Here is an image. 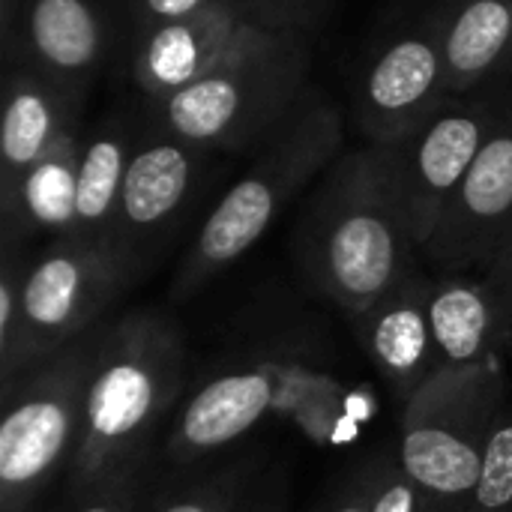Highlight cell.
I'll use <instances>...</instances> for the list:
<instances>
[{
	"label": "cell",
	"instance_id": "1",
	"mask_svg": "<svg viewBox=\"0 0 512 512\" xmlns=\"http://www.w3.org/2000/svg\"><path fill=\"white\" fill-rule=\"evenodd\" d=\"M294 252L309 285L348 318L417 270L420 246L405 216L393 147L369 144L321 174L300 213Z\"/></svg>",
	"mask_w": 512,
	"mask_h": 512
},
{
	"label": "cell",
	"instance_id": "2",
	"mask_svg": "<svg viewBox=\"0 0 512 512\" xmlns=\"http://www.w3.org/2000/svg\"><path fill=\"white\" fill-rule=\"evenodd\" d=\"M186 345L162 309H129L99 330L66 492L144 474L156 432L180 405Z\"/></svg>",
	"mask_w": 512,
	"mask_h": 512
},
{
	"label": "cell",
	"instance_id": "3",
	"mask_svg": "<svg viewBox=\"0 0 512 512\" xmlns=\"http://www.w3.org/2000/svg\"><path fill=\"white\" fill-rule=\"evenodd\" d=\"M342 126L345 120L333 102L309 90L300 96L294 111L258 144L243 177L201 222L174 273V303L198 297L216 276L237 264L288 204L339 159Z\"/></svg>",
	"mask_w": 512,
	"mask_h": 512
},
{
	"label": "cell",
	"instance_id": "4",
	"mask_svg": "<svg viewBox=\"0 0 512 512\" xmlns=\"http://www.w3.org/2000/svg\"><path fill=\"white\" fill-rule=\"evenodd\" d=\"M306 75V30L252 18L201 78L162 102H150V120L213 153L249 150L294 111L306 93Z\"/></svg>",
	"mask_w": 512,
	"mask_h": 512
},
{
	"label": "cell",
	"instance_id": "5",
	"mask_svg": "<svg viewBox=\"0 0 512 512\" xmlns=\"http://www.w3.org/2000/svg\"><path fill=\"white\" fill-rule=\"evenodd\" d=\"M507 399L504 360H492L444 369L405 402L396 450L417 489L420 512H468Z\"/></svg>",
	"mask_w": 512,
	"mask_h": 512
},
{
	"label": "cell",
	"instance_id": "6",
	"mask_svg": "<svg viewBox=\"0 0 512 512\" xmlns=\"http://www.w3.org/2000/svg\"><path fill=\"white\" fill-rule=\"evenodd\" d=\"M102 324L0 390V512H30L69 471Z\"/></svg>",
	"mask_w": 512,
	"mask_h": 512
},
{
	"label": "cell",
	"instance_id": "7",
	"mask_svg": "<svg viewBox=\"0 0 512 512\" xmlns=\"http://www.w3.org/2000/svg\"><path fill=\"white\" fill-rule=\"evenodd\" d=\"M210 153L153 120L147 132L135 135L111 237L132 285L156 267L180 231L201 189Z\"/></svg>",
	"mask_w": 512,
	"mask_h": 512
},
{
	"label": "cell",
	"instance_id": "8",
	"mask_svg": "<svg viewBox=\"0 0 512 512\" xmlns=\"http://www.w3.org/2000/svg\"><path fill=\"white\" fill-rule=\"evenodd\" d=\"M132 288L111 243L60 234L27 267L24 324L30 369L102 324L105 309Z\"/></svg>",
	"mask_w": 512,
	"mask_h": 512
},
{
	"label": "cell",
	"instance_id": "9",
	"mask_svg": "<svg viewBox=\"0 0 512 512\" xmlns=\"http://www.w3.org/2000/svg\"><path fill=\"white\" fill-rule=\"evenodd\" d=\"M444 27L447 6L390 33L363 66L354 117L369 144H402L450 99Z\"/></svg>",
	"mask_w": 512,
	"mask_h": 512
},
{
	"label": "cell",
	"instance_id": "10",
	"mask_svg": "<svg viewBox=\"0 0 512 512\" xmlns=\"http://www.w3.org/2000/svg\"><path fill=\"white\" fill-rule=\"evenodd\" d=\"M507 87H480V93L450 96L417 132L396 144V174L414 243L423 246L435 234L459 183L483 150Z\"/></svg>",
	"mask_w": 512,
	"mask_h": 512
},
{
	"label": "cell",
	"instance_id": "11",
	"mask_svg": "<svg viewBox=\"0 0 512 512\" xmlns=\"http://www.w3.org/2000/svg\"><path fill=\"white\" fill-rule=\"evenodd\" d=\"M512 219V87L423 255L441 273H483Z\"/></svg>",
	"mask_w": 512,
	"mask_h": 512
},
{
	"label": "cell",
	"instance_id": "12",
	"mask_svg": "<svg viewBox=\"0 0 512 512\" xmlns=\"http://www.w3.org/2000/svg\"><path fill=\"white\" fill-rule=\"evenodd\" d=\"M9 63H27L84 102L108 54L105 0H21Z\"/></svg>",
	"mask_w": 512,
	"mask_h": 512
},
{
	"label": "cell",
	"instance_id": "13",
	"mask_svg": "<svg viewBox=\"0 0 512 512\" xmlns=\"http://www.w3.org/2000/svg\"><path fill=\"white\" fill-rule=\"evenodd\" d=\"M276 381L279 372L270 363L237 366L207 378L177 408L174 426L162 447L165 465L186 471L243 438L264 417Z\"/></svg>",
	"mask_w": 512,
	"mask_h": 512
},
{
	"label": "cell",
	"instance_id": "14",
	"mask_svg": "<svg viewBox=\"0 0 512 512\" xmlns=\"http://www.w3.org/2000/svg\"><path fill=\"white\" fill-rule=\"evenodd\" d=\"M429 297L432 279L414 270L378 303L351 318L375 372L402 402L441 372Z\"/></svg>",
	"mask_w": 512,
	"mask_h": 512
},
{
	"label": "cell",
	"instance_id": "15",
	"mask_svg": "<svg viewBox=\"0 0 512 512\" xmlns=\"http://www.w3.org/2000/svg\"><path fill=\"white\" fill-rule=\"evenodd\" d=\"M243 0H222L192 18L135 30L132 75L150 102H162L201 78L249 24Z\"/></svg>",
	"mask_w": 512,
	"mask_h": 512
},
{
	"label": "cell",
	"instance_id": "16",
	"mask_svg": "<svg viewBox=\"0 0 512 512\" xmlns=\"http://www.w3.org/2000/svg\"><path fill=\"white\" fill-rule=\"evenodd\" d=\"M78 99L27 63H9L0 120V213H6L36 162L75 129Z\"/></svg>",
	"mask_w": 512,
	"mask_h": 512
},
{
	"label": "cell",
	"instance_id": "17",
	"mask_svg": "<svg viewBox=\"0 0 512 512\" xmlns=\"http://www.w3.org/2000/svg\"><path fill=\"white\" fill-rule=\"evenodd\" d=\"M429 312L441 372L504 360L512 324L483 273H441L432 279Z\"/></svg>",
	"mask_w": 512,
	"mask_h": 512
},
{
	"label": "cell",
	"instance_id": "18",
	"mask_svg": "<svg viewBox=\"0 0 512 512\" xmlns=\"http://www.w3.org/2000/svg\"><path fill=\"white\" fill-rule=\"evenodd\" d=\"M444 57L450 96L474 93L504 75L512 57V0L447 3Z\"/></svg>",
	"mask_w": 512,
	"mask_h": 512
},
{
	"label": "cell",
	"instance_id": "19",
	"mask_svg": "<svg viewBox=\"0 0 512 512\" xmlns=\"http://www.w3.org/2000/svg\"><path fill=\"white\" fill-rule=\"evenodd\" d=\"M132 144L135 135L126 120H105L81 144L69 237L111 243Z\"/></svg>",
	"mask_w": 512,
	"mask_h": 512
},
{
	"label": "cell",
	"instance_id": "20",
	"mask_svg": "<svg viewBox=\"0 0 512 512\" xmlns=\"http://www.w3.org/2000/svg\"><path fill=\"white\" fill-rule=\"evenodd\" d=\"M30 261L24 246L3 243L0 258V390L18 381L27 363V324H24V276Z\"/></svg>",
	"mask_w": 512,
	"mask_h": 512
},
{
	"label": "cell",
	"instance_id": "21",
	"mask_svg": "<svg viewBox=\"0 0 512 512\" xmlns=\"http://www.w3.org/2000/svg\"><path fill=\"white\" fill-rule=\"evenodd\" d=\"M255 483V459H237L219 471L201 474L159 498L150 512H243Z\"/></svg>",
	"mask_w": 512,
	"mask_h": 512
},
{
	"label": "cell",
	"instance_id": "22",
	"mask_svg": "<svg viewBox=\"0 0 512 512\" xmlns=\"http://www.w3.org/2000/svg\"><path fill=\"white\" fill-rule=\"evenodd\" d=\"M468 512H512V396L489 435L486 459Z\"/></svg>",
	"mask_w": 512,
	"mask_h": 512
},
{
	"label": "cell",
	"instance_id": "23",
	"mask_svg": "<svg viewBox=\"0 0 512 512\" xmlns=\"http://www.w3.org/2000/svg\"><path fill=\"white\" fill-rule=\"evenodd\" d=\"M372 465H375V483H372L369 512H420L417 489L408 480L396 447H387L378 456H372Z\"/></svg>",
	"mask_w": 512,
	"mask_h": 512
},
{
	"label": "cell",
	"instance_id": "24",
	"mask_svg": "<svg viewBox=\"0 0 512 512\" xmlns=\"http://www.w3.org/2000/svg\"><path fill=\"white\" fill-rule=\"evenodd\" d=\"M144 486H147V471L129 474V477L102 483L96 489H87L81 495H69L66 512H138Z\"/></svg>",
	"mask_w": 512,
	"mask_h": 512
},
{
	"label": "cell",
	"instance_id": "25",
	"mask_svg": "<svg viewBox=\"0 0 512 512\" xmlns=\"http://www.w3.org/2000/svg\"><path fill=\"white\" fill-rule=\"evenodd\" d=\"M324 0H243L249 18L270 27H300L306 30L312 15Z\"/></svg>",
	"mask_w": 512,
	"mask_h": 512
},
{
	"label": "cell",
	"instance_id": "26",
	"mask_svg": "<svg viewBox=\"0 0 512 512\" xmlns=\"http://www.w3.org/2000/svg\"><path fill=\"white\" fill-rule=\"evenodd\" d=\"M222 0H129L135 30H147L156 24H171L180 18H192Z\"/></svg>",
	"mask_w": 512,
	"mask_h": 512
},
{
	"label": "cell",
	"instance_id": "27",
	"mask_svg": "<svg viewBox=\"0 0 512 512\" xmlns=\"http://www.w3.org/2000/svg\"><path fill=\"white\" fill-rule=\"evenodd\" d=\"M372 483H375V465L369 459V462L357 465L342 480L336 495H330L324 512H369V507H372Z\"/></svg>",
	"mask_w": 512,
	"mask_h": 512
},
{
	"label": "cell",
	"instance_id": "28",
	"mask_svg": "<svg viewBox=\"0 0 512 512\" xmlns=\"http://www.w3.org/2000/svg\"><path fill=\"white\" fill-rule=\"evenodd\" d=\"M483 276L489 279V285L501 297V303L507 309V318H510L512 324V219L507 222V228L501 234V243H498L489 267L483 270Z\"/></svg>",
	"mask_w": 512,
	"mask_h": 512
},
{
	"label": "cell",
	"instance_id": "29",
	"mask_svg": "<svg viewBox=\"0 0 512 512\" xmlns=\"http://www.w3.org/2000/svg\"><path fill=\"white\" fill-rule=\"evenodd\" d=\"M246 512H285V489L282 483H270L267 489H255L249 495V504H246Z\"/></svg>",
	"mask_w": 512,
	"mask_h": 512
},
{
	"label": "cell",
	"instance_id": "30",
	"mask_svg": "<svg viewBox=\"0 0 512 512\" xmlns=\"http://www.w3.org/2000/svg\"><path fill=\"white\" fill-rule=\"evenodd\" d=\"M507 72H512V57H510V69H507Z\"/></svg>",
	"mask_w": 512,
	"mask_h": 512
},
{
	"label": "cell",
	"instance_id": "31",
	"mask_svg": "<svg viewBox=\"0 0 512 512\" xmlns=\"http://www.w3.org/2000/svg\"><path fill=\"white\" fill-rule=\"evenodd\" d=\"M246 504H249V501H246ZM243 512H246V507H243Z\"/></svg>",
	"mask_w": 512,
	"mask_h": 512
}]
</instances>
